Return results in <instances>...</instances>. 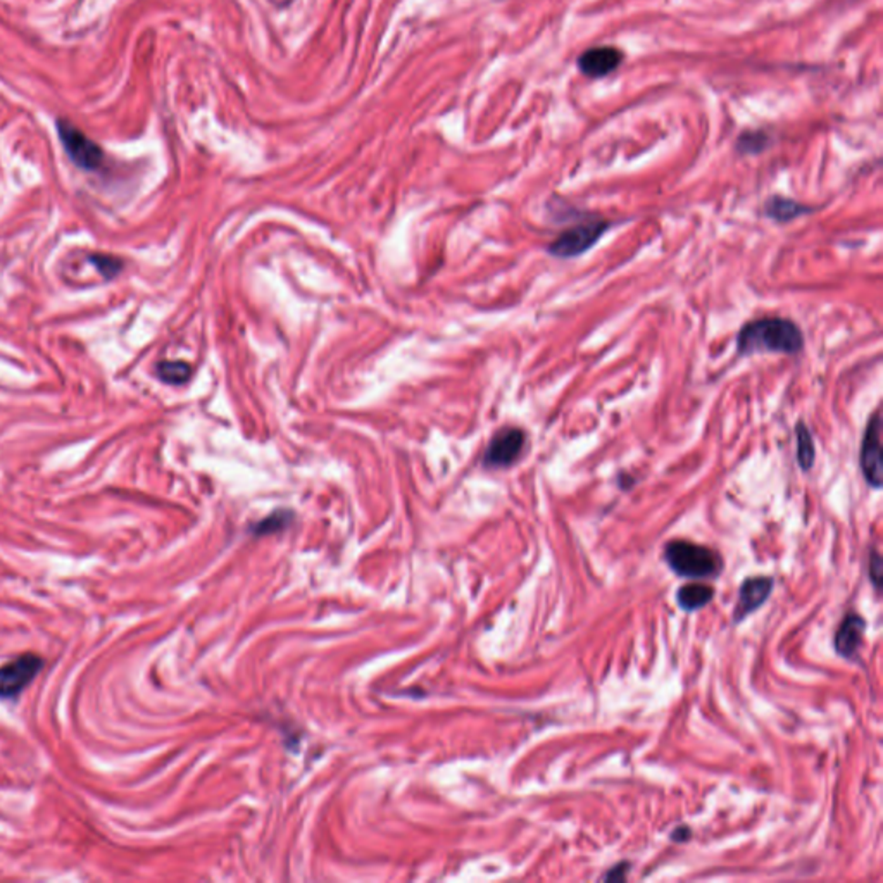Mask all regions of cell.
Returning a JSON list of instances; mask_svg holds the SVG:
<instances>
[{"label":"cell","instance_id":"obj_1","mask_svg":"<svg viewBox=\"0 0 883 883\" xmlns=\"http://www.w3.org/2000/svg\"><path fill=\"white\" fill-rule=\"evenodd\" d=\"M804 345L799 327L778 316L759 318L746 323L738 331L736 347L740 354H763V352H780V354H797Z\"/></svg>","mask_w":883,"mask_h":883},{"label":"cell","instance_id":"obj_2","mask_svg":"<svg viewBox=\"0 0 883 883\" xmlns=\"http://www.w3.org/2000/svg\"><path fill=\"white\" fill-rule=\"evenodd\" d=\"M665 561L678 576L705 580L720 574L721 557L713 549L688 540H671L665 547Z\"/></svg>","mask_w":883,"mask_h":883},{"label":"cell","instance_id":"obj_3","mask_svg":"<svg viewBox=\"0 0 883 883\" xmlns=\"http://www.w3.org/2000/svg\"><path fill=\"white\" fill-rule=\"evenodd\" d=\"M57 135L69 159L85 171H97L104 164V150L73 123L59 119Z\"/></svg>","mask_w":883,"mask_h":883},{"label":"cell","instance_id":"obj_4","mask_svg":"<svg viewBox=\"0 0 883 883\" xmlns=\"http://www.w3.org/2000/svg\"><path fill=\"white\" fill-rule=\"evenodd\" d=\"M44 668L40 655L26 653L0 666V699H15Z\"/></svg>","mask_w":883,"mask_h":883},{"label":"cell","instance_id":"obj_5","mask_svg":"<svg viewBox=\"0 0 883 883\" xmlns=\"http://www.w3.org/2000/svg\"><path fill=\"white\" fill-rule=\"evenodd\" d=\"M609 229L607 221H590L585 225L563 231L549 246V252L561 259L576 258L595 246L597 240Z\"/></svg>","mask_w":883,"mask_h":883},{"label":"cell","instance_id":"obj_6","mask_svg":"<svg viewBox=\"0 0 883 883\" xmlns=\"http://www.w3.org/2000/svg\"><path fill=\"white\" fill-rule=\"evenodd\" d=\"M880 433H882V420H880V412L877 411L868 423L865 439L861 443V456H859L863 474L873 489L882 487L883 461Z\"/></svg>","mask_w":883,"mask_h":883},{"label":"cell","instance_id":"obj_7","mask_svg":"<svg viewBox=\"0 0 883 883\" xmlns=\"http://www.w3.org/2000/svg\"><path fill=\"white\" fill-rule=\"evenodd\" d=\"M524 431L516 426H506L499 430L485 452L483 462L489 468H507L514 464L523 452Z\"/></svg>","mask_w":883,"mask_h":883},{"label":"cell","instance_id":"obj_8","mask_svg":"<svg viewBox=\"0 0 883 883\" xmlns=\"http://www.w3.org/2000/svg\"><path fill=\"white\" fill-rule=\"evenodd\" d=\"M773 590V578L769 576H754L747 578L738 590V603L734 611V622L740 623L769 599Z\"/></svg>","mask_w":883,"mask_h":883},{"label":"cell","instance_id":"obj_9","mask_svg":"<svg viewBox=\"0 0 883 883\" xmlns=\"http://www.w3.org/2000/svg\"><path fill=\"white\" fill-rule=\"evenodd\" d=\"M867 632V622L863 616L849 613L844 622L840 623L837 634H835V649L837 653L847 659H854L859 653V647L863 644Z\"/></svg>","mask_w":883,"mask_h":883},{"label":"cell","instance_id":"obj_10","mask_svg":"<svg viewBox=\"0 0 883 883\" xmlns=\"http://www.w3.org/2000/svg\"><path fill=\"white\" fill-rule=\"evenodd\" d=\"M623 61V54L614 47H595L580 57L578 67L590 78H599L613 73Z\"/></svg>","mask_w":883,"mask_h":883},{"label":"cell","instance_id":"obj_11","mask_svg":"<svg viewBox=\"0 0 883 883\" xmlns=\"http://www.w3.org/2000/svg\"><path fill=\"white\" fill-rule=\"evenodd\" d=\"M715 597V589L705 584H687L678 590V604L685 611H697L709 604Z\"/></svg>","mask_w":883,"mask_h":883},{"label":"cell","instance_id":"obj_12","mask_svg":"<svg viewBox=\"0 0 883 883\" xmlns=\"http://www.w3.org/2000/svg\"><path fill=\"white\" fill-rule=\"evenodd\" d=\"M765 211L768 214L769 218H773L775 221L778 223H787V221H792L796 218H799L801 214L809 213L811 209L809 208H804L799 202L792 200V198H784V197H771L766 206H765Z\"/></svg>","mask_w":883,"mask_h":883},{"label":"cell","instance_id":"obj_13","mask_svg":"<svg viewBox=\"0 0 883 883\" xmlns=\"http://www.w3.org/2000/svg\"><path fill=\"white\" fill-rule=\"evenodd\" d=\"M156 375L167 385H183L192 377V366L185 360H161Z\"/></svg>","mask_w":883,"mask_h":883},{"label":"cell","instance_id":"obj_14","mask_svg":"<svg viewBox=\"0 0 883 883\" xmlns=\"http://www.w3.org/2000/svg\"><path fill=\"white\" fill-rule=\"evenodd\" d=\"M796 441H797V462L804 472H809L811 466L815 464V441L809 431V428L802 421L796 426Z\"/></svg>","mask_w":883,"mask_h":883},{"label":"cell","instance_id":"obj_15","mask_svg":"<svg viewBox=\"0 0 883 883\" xmlns=\"http://www.w3.org/2000/svg\"><path fill=\"white\" fill-rule=\"evenodd\" d=\"M88 261L97 268L98 273L104 279H115L123 271V266H125L123 259L107 254H94L90 256Z\"/></svg>","mask_w":883,"mask_h":883},{"label":"cell","instance_id":"obj_16","mask_svg":"<svg viewBox=\"0 0 883 883\" xmlns=\"http://www.w3.org/2000/svg\"><path fill=\"white\" fill-rule=\"evenodd\" d=\"M768 135H765L763 131H749L738 138L736 147L744 154H757L768 146Z\"/></svg>","mask_w":883,"mask_h":883},{"label":"cell","instance_id":"obj_17","mask_svg":"<svg viewBox=\"0 0 883 883\" xmlns=\"http://www.w3.org/2000/svg\"><path fill=\"white\" fill-rule=\"evenodd\" d=\"M869 576H871V582L875 584V587L880 589L883 580V563L878 553H873L871 559H869Z\"/></svg>","mask_w":883,"mask_h":883},{"label":"cell","instance_id":"obj_18","mask_svg":"<svg viewBox=\"0 0 883 883\" xmlns=\"http://www.w3.org/2000/svg\"><path fill=\"white\" fill-rule=\"evenodd\" d=\"M628 868H630L628 863H623V865H618V867L613 868L609 873H605L604 880H607V882L624 880V878H626V873H628Z\"/></svg>","mask_w":883,"mask_h":883},{"label":"cell","instance_id":"obj_19","mask_svg":"<svg viewBox=\"0 0 883 883\" xmlns=\"http://www.w3.org/2000/svg\"><path fill=\"white\" fill-rule=\"evenodd\" d=\"M690 835H692V832L688 830L687 827H680V828H676V830L671 834V840H676V842H685Z\"/></svg>","mask_w":883,"mask_h":883}]
</instances>
